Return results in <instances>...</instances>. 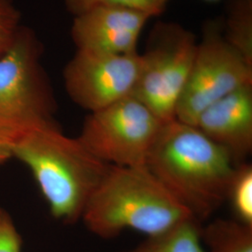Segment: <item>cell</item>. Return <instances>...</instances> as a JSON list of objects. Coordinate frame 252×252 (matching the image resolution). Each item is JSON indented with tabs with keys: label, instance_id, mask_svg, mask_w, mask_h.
<instances>
[{
	"label": "cell",
	"instance_id": "52a82bcc",
	"mask_svg": "<svg viewBox=\"0 0 252 252\" xmlns=\"http://www.w3.org/2000/svg\"><path fill=\"white\" fill-rule=\"evenodd\" d=\"M41 45L27 28L0 57V121L52 120L53 89L40 63Z\"/></svg>",
	"mask_w": 252,
	"mask_h": 252
},
{
	"label": "cell",
	"instance_id": "8992f818",
	"mask_svg": "<svg viewBox=\"0 0 252 252\" xmlns=\"http://www.w3.org/2000/svg\"><path fill=\"white\" fill-rule=\"evenodd\" d=\"M247 84H252V65L226 42L222 22H206L176 119L195 126L206 108Z\"/></svg>",
	"mask_w": 252,
	"mask_h": 252
},
{
	"label": "cell",
	"instance_id": "9c48e42d",
	"mask_svg": "<svg viewBox=\"0 0 252 252\" xmlns=\"http://www.w3.org/2000/svg\"><path fill=\"white\" fill-rule=\"evenodd\" d=\"M150 18L133 9L100 6L75 16L71 36L77 50L135 54L140 33Z\"/></svg>",
	"mask_w": 252,
	"mask_h": 252
},
{
	"label": "cell",
	"instance_id": "2e32d148",
	"mask_svg": "<svg viewBox=\"0 0 252 252\" xmlns=\"http://www.w3.org/2000/svg\"><path fill=\"white\" fill-rule=\"evenodd\" d=\"M21 14L13 0H0V57L15 42L22 27Z\"/></svg>",
	"mask_w": 252,
	"mask_h": 252
},
{
	"label": "cell",
	"instance_id": "5bb4252c",
	"mask_svg": "<svg viewBox=\"0 0 252 252\" xmlns=\"http://www.w3.org/2000/svg\"><path fill=\"white\" fill-rule=\"evenodd\" d=\"M226 201H229L235 220L252 226V166L242 162L234 167Z\"/></svg>",
	"mask_w": 252,
	"mask_h": 252
},
{
	"label": "cell",
	"instance_id": "4fadbf2b",
	"mask_svg": "<svg viewBox=\"0 0 252 252\" xmlns=\"http://www.w3.org/2000/svg\"><path fill=\"white\" fill-rule=\"evenodd\" d=\"M222 30L226 42L252 65V0L231 1Z\"/></svg>",
	"mask_w": 252,
	"mask_h": 252
},
{
	"label": "cell",
	"instance_id": "d6986e66",
	"mask_svg": "<svg viewBox=\"0 0 252 252\" xmlns=\"http://www.w3.org/2000/svg\"><path fill=\"white\" fill-rule=\"evenodd\" d=\"M204 1H207V2H217L219 0H204Z\"/></svg>",
	"mask_w": 252,
	"mask_h": 252
},
{
	"label": "cell",
	"instance_id": "277c9868",
	"mask_svg": "<svg viewBox=\"0 0 252 252\" xmlns=\"http://www.w3.org/2000/svg\"><path fill=\"white\" fill-rule=\"evenodd\" d=\"M196 36L174 23L153 28L132 94L163 124L176 119L197 49Z\"/></svg>",
	"mask_w": 252,
	"mask_h": 252
},
{
	"label": "cell",
	"instance_id": "7a4b0ae2",
	"mask_svg": "<svg viewBox=\"0 0 252 252\" xmlns=\"http://www.w3.org/2000/svg\"><path fill=\"white\" fill-rule=\"evenodd\" d=\"M145 166L200 222L225 202L235 167L196 126L177 119L162 126Z\"/></svg>",
	"mask_w": 252,
	"mask_h": 252
},
{
	"label": "cell",
	"instance_id": "ac0fdd59",
	"mask_svg": "<svg viewBox=\"0 0 252 252\" xmlns=\"http://www.w3.org/2000/svg\"><path fill=\"white\" fill-rule=\"evenodd\" d=\"M11 157L9 150L4 146V145L0 143V163H4V162L9 161Z\"/></svg>",
	"mask_w": 252,
	"mask_h": 252
},
{
	"label": "cell",
	"instance_id": "30bf717a",
	"mask_svg": "<svg viewBox=\"0 0 252 252\" xmlns=\"http://www.w3.org/2000/svg\"><path fill=\"white\" fill-rule=\"evenodd\" d=\"M195 126L224 150L234 165L252 151V84L228 94L206 108Z\"/></svg>",
	"mask_w": 252,
	"mask_h": 252
},
{
	"label": "cell",
	"instance_id": "6da1fadb",
	"mask_svg": "<svg viewBox=\"0 0 252 252\" xmlns=\"http://www.w3.org/2000/svg\"><path fill=\"white\" fill-rule=\"evenodd\" d=\"M0 143L30 169L52 215L64 223L81 219L110 165L64 135L54 119L0 121Z\"/></svg>",
	"mask_w": 252,
	"mask_h": 252
},
{
	"label": "cell",
	"instance_id": "9a60e30c",
	"mask_svg": "<svg viewBox=\"0 0 252 252\" xmlns=\"http://www.w3.org/2000/svg\"><path fill=\"white\" fill-rule=\"evenodd\" d=\"M167 2L168 0H64L66 9L74 16L96 7L108 6L133 9L153 17L162 13Z\"/></svg>",
	"mask_w": 252,
	"mask_h": 252
},
{
	"label": "cell",
	"instance_id": "7c38bea8",
	"mask_svg": "<svg viewBox=\"0 0 252 252\" xmlns=\"http://www.w3.org/2000/svg\"><path fill=\"white\" fill-rule=\"evenodd\" d=\"M201 232L200 221L191 219L162 234L150 236L135 249L123 252H207Z\"/></svg>",
	"mask_w": 252,
	"mask_h": 252
},
{
	"label": "cell",
	"instance_id": "ba28073f",
	"mask_svg": "<svg viewBox=\"0 0 252 252\" xmlns=\"http://www.w3.org/2000/svg\"><path fill=\"white\" fill-rule=\"evenodd\" d=\"M138 53L104 54L77 50L65 65L63 81L69 97L94 112L132 95L141 69Z\"/></svg>",
	"mask_w": 252,
	"mask_h": 252
},
{
	"label": "cell",
	"instance_id": "8fae6325",
	"mask_svg": "<svg viewBox=\"0 0 252 252\" xmlns=\"http://www.w3.org/2000/svg\"><path fill=\"white\" fill-rule=\"evenodd\" d=\"M207 252H252V226L236 220L218 219L202 228Z\"/></svg>",
	"mask_w": 252,
	"mask_h": 252
},
{
	"label": "cell",
	"instance_id": "3957f363",
	"mask_svg": "<svg viewBox=\"0 0 252 252\" xmlns=\"http://www.w3.org/2000/svg\"><path fill=\"white\" fill-rule=\"evenodd\" d=\"M194 219L146 166L109 165L81 220L101 238L131 229L150 237Z\"/></svg>",
	"mask_w": 252,
	"mask_h": 252
},
{
	"label": "cell",
	"instance_id": "e0dca14e",
	"mask_svg": "<svg viewBox=\"0 0 252 252\" xmlns=\"http://www.w3.org/2000/svg\"><path fill=\"white\" fill-rule=\"evenodd\" d=\"M22 238L7 210L0 207V252H21Z\"/></svg>",
	"mask_w": 252,
	"mask_h": 252
},
{
	"label": "cell",
	"instance_id": "5b68a950",
	"mask_svg": "<svg viewBox=\"0 0 252 252\" xmlns=\"http://www.w3.org/2000/svg\"><path fill=\"white\" fill-rule=\"evenodd\" d=\"M164 124L133 95L85 118L78 136L100 161L110 165L145 166Z\"/></svg>",
	"mask_w": 252,
	"mask_h": 252
}]
</instances>
